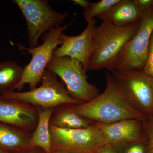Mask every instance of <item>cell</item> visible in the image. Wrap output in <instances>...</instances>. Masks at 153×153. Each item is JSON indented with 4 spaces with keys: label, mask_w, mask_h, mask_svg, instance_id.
I'll list each match as a JSON object with an SVG mask.
<instances>
[{
    "label": "cell",
    "mask_w": 153,
    "mask_h": 153,
    "mask_svg": "<svg viewBox=\"0 0 153 153\" xmlns=\"http://www.w3.org/2000/svg\"><path fill=\"white\" fill-rule=\"evenodd\" d=\"M106 87L102 94L88 102L75 105L80 116L95 123H110L126 119L145 122L148 117L129 103L111 73L105 72Z\"/></svg>",
    "instance_id": "6da1fadb"
},
{
    "label": "cell",
    "mask_w": 153,
    "mask_h": 153,
    "mask_svg": "<svg viewBox=\"0 0 153 153\" xmlns=\"http://www.w3.org/2000/svg\"><path fill=\"white\" fill-rule=\"evenodd\" d=\"M140 26V22L119 27L106 21L97 26L88 71L111 70L124 47L136 34Z\"/></svg>",
    "instance_id": "7a4b0ae2"
},
{
    "label": "cell",
    "mask_w": 153,
    "mask_h": 153,
    "mask_svg": "<svg viewBox=\"0 0 153 153\" xmlns=\"http://www.w3.org/2000/svg\"><path fill=\"white\" fill-rule=\"evenodd\" d=\"M71 23L60 26L45 33L42 36L43 43L34 48H27L17 44L19 50L23 54L32 55V59L24 67V72L20 82L15 88L14 91H22L25 85L28 84L30 90L34 89L41 82L42 76L47 65L53 56L54 51L62 44L61 34L67 30Z\"/></svg>",
    "instance_id": "3957f363"
},
{
    "label": "cell",
    "mask_w": 153,
    "mask_h": 153,
    "mask_svg": "<svg viewBox=\"0 0 153 153\" xmlns=\"http://www.w3.org/2000/svg\"><path fill=\"white\" fill-rule=\"evenodd\" d=\"M41 82L39 87L29 91H10L2 96L8 99L26 102L36 108H55L63 105L82 104L71 97L64 83L58 80L54 72L46 69Z\"/></svg>",
    "instance_id": "277c9868"
},
{
    "label": "cell",
    "mask_w": 153,
    "mask_h": 153,
    "mask_svg": "<svg viewBox=\"0 0 153 153\" xmlns=\"http://www.w3.org/2000/svg\"><path fill=\"white\" fill-rule=\"evenodd\" d=\"M26 20L30 48L39 46V38L45 33L61 26L68 16L51 7L46 0H13Z\"/></svg>",
    "instance_id": "5b68a950"
},
{
    "label": "cell",
    "mask_w": 153,
    "mask_h": 153,
    "mask_svg": "<svg viewBox=\"0 0 153 153\" xmlns=\"http://www.w3.org/2000/svg\"><path fill=\"white\" fill-rule=\"evenodd\" d=\"M46 69L60 77L71 97L82 103L91 101L100 94L96 86L87 81L86 72L79 60L53 56Z\"/></svg>",
    "instance_id": "8992f818"
},
{
    "label": "cell",
    "mask_w": 153,
    "mask_h": 153,
    "mask_svg": "<svg viewBox=\"0 0 153 153\" xmlns=\"http://www.w3.org/2000/svg\"><path fill=\"white\" fill-rule=\"evenodd\" d=\"M110 71L131 105L148 117L153 116V77L137 69Z\"/></svg>",
    "instance_id": "52a82bcc"
},
{
    "label": "cell",
    "mask_w": 153,
    "mask_h": 153,
    "mask_svg": "<svg viewBox=\"0 0 153 153\" xmlns=\"http://www.w3.org/2000/svg\"><path fill=\"white\" fill-rule=\"evenodd\" d=\"M52 151L68 153H96L105 143L96 126L84 128L63 129L49 124Z\"/></svg>",
    "instance_id": "ba28073f"
},
{
    "label": "cell",
    "mask_w": 153,
    "mask_h": 153,
    "mask_svg": "<svg viewBox=\"0 0 153 153\" xmlns=\"http://www.w3.org/2000/svg\"><path fill=\"white\" fill-rule=\"evenodd\" d=\"M153 31V9L144 14L136 34L126 44L111 70H142L149 53L150 40Z\"/></svg>",
    "instance_id": "9c48e42d"
},
{
    "label": "cell",
    "mask_w": 153,
    "mask_h": 153,
    "mask_svg": "<svg viewBox=\"0 0 153 153\" xmlns=\"http://www.w3.org/2000/svg\"><path fill=\"white\" fill-rule=\"evenodd\" d=\"M85 30L78 36H70L62 33V44L55 49L53 56L68 57L79 60L85 72L88 71V63L93 49L96 24L95 19L87 22Z\"/></svg>",
    "instance_id": "30bf717a"
},
{
    "label": "cell",
    "mask_w": 153,
    "mask_h": 153,
    "mask_svg": "<svg viewBox=\"0 0 153 153\" xmlns=\"http://www.w3.org/2000/svg\"><path fill=\"white\" fill-rule=\"evenodd\" d=\"M38 109L23 102L8 99L0 94V122L32 133L37 125Z\"/></svg>",
    "instance_id": "8fae6325"
},
{
    "label": "cell",
    "mask_w": 153,
    "mask_h": 153,
    "mask_svg": "<svg viewBox=\"0 0 153 153\" xmlns=\"http://www.w3.org/2000/svg\"><path fill=\"white\" fill-rule=\"evenodd\" d=\"M144 123L139 120L126 119L95 125L101 133L105 144L117 146L146 138Z\"/></svg>",
    "instance_id": "7c38bea8"
},
{
    "label": "cell",
    "mask_w": 153,
    "mask_h": 153,
    "mask_svg": "<svg viewBox=\"0 0 153 153\" xmlns=\"http://www.w3.org/2000/svg\"><path fill=\"white\" fill-rule=\"evenodd\" d=\"M143 15L134 0H120L97 18L102 22L121 27L140 22Z\"/></svg>",
    "instance_id": "4fadbf2b"
},
{
    "label": "cell",
    "mask_w": 153,
    "mask_h": 153,
    "mask_svg": "<svg viewBox=\"0 0 153 153\" xmlns=\"http://www.w3.org/2000/svg\"><path fill=\"white\" fill-rule=\"evenodd\" d=\"M76 105L66 104L54 108L50 124L63 129L84 128L95 123L92 121L79 116L75 109Z\"/></svg>",
    "instance_id": "5bb4252c"
},
{
    "label": "cell",
    "mask_w": 153,
    "mask_h": 153,
    "mask_svg": "<svg viewBox=\"0 0 153 153\" xmlns=\"http://www.w3.org/2000/svg\"><path fill=\"white\" fill-rule=\"evenodd\" d=\"M38 120L36 129L29 141L30 147L41 149L45 153H52L49 126L54 108H37Z\"/></svg>",
    "instance_id": "9a60e30c"
},
{
    "label": "cell",
    "mask_w": 153,
    "mask_h": 153,
    "mask_svg": "<svg viewBox=\"0 0 153 153\" xmlns=\"http://www.w3.org/2000/svg\"><path fill=\"white\" fill-rule=\"evenodd\" d=\"M32 133L0 122V148L7 152L29 147Z\"/></svg>",
    "instance_id": "2e32d148"
},
{
    "label": "cell",
    "mask_w": 153,
    "mask_h": 153,
    "mask_svg": "<svg viewBox=\"0 0 153 153\" xmlns=\"http://www.w3.org/2000/svg\"><path fill=\"white\" fill-rule=\"evenodd\" d=\"M24 70V67L14 60L0 62V94L14 91L22 78Z\"/></svg>",
    "instance_id": "e0dca14e"
},
{
    "label": "cell",
    "mask_w": 153,
    "mask_h": 153,
    "mask_svg": "<svg viewBox=\"0 0 153 153\" xmlns=\"http://www.w3.org/2000/svg\"><path fill=\"white\" fill-rule=\"evenodd\" d=\"M120 0H101L97 2H91L87 10H84L83 15L86 22L94 19L109 10Z\"/></svg>",
    "instance_id": "ac0fdd59"
},
{
    "label": "cell",
    "mask_w": 153,
    "mask_h": 153,
    "mask_svg": "<svg viewBox=\"0 0 153 153\" xmlns=\"http://www.w3.org/2000/svg\"><path fill=\"white\" fill-rule=\"evenodd\" d=\"M115 146L117 148L118 153H149L147 138Z\"/></svg>",
    "instance_id": "d6986e66"
},
{
    "label": "cell",
    "mask_w": 153,
    "mask_h": 153,
    "mask_svg": "<svg viewBox=\"0 0 153 153\" xmlns=\"http://www.w3.org/2000/svg\"><path fill=\"white\" fill-rule=\"evenodd\" d=\"M142 71L146 75L153 78V31L150 40L147 59Z\"/></svg>",
    "instance_id": "ffe728a7"
},
{
    "label": "cell",
    "mask_w": 153,
    "mask_h": 153,
    "mask_svg": "<svg viewBox=\"0 0 153 153\" xmlns=\"http://www.w3.org/2000/svg\"><path fill=\"white\" fill-rule=\"evenodd\" d=\"M148 143L149 153H153V115L144 123Z\"/></svg>",
    "instance_id": "44dd1931"
},
{
    "label": "cell",
    "mask_w": 153,
    "mask_h": 153,
    "mask_svg": "<svg viewBox=\"0 0 153 153\" xmlns=\"http://www.w3.org/2000/svg\"><path fill=\"white\" fill-rule=\"evenodd\" d=\"M135 4L143 14L153 9V0H134Z\"/></svg>",
    "instance_id": "7402d4cb"
},
{
    "label": "cell",
    "mask_w": 153,
    "mask_h": 153,
    "mask_svg": "<svg viewBox=\"0 0 153 153\" xmlns=\"http://www.w3.org/2000/svg\"><path fill=\"white\" fill-rule=\"evenodd\" d=\"M96 153H118L117 148L114 145L104 144L97 148Z\"/></svg>",
    "instance_id": "603a6c76"
},
{
    "label": "cell",
    "mask_w": 153,
    "mask_h": 153,
    "mask_svg": "<svg viewBox=\"0 0 153 153\" xmlns=\"http://www.w3.org/2000/svg\"><path fill=\"white\" fill-rule=\"evenodd\" d=\"M8 153H45L44 151L38 148L27 147L19 150L7 152Z\"/></svg>",
    "instance_id": "cb8c5ba5"
},
{
    "label": "cell",
    "mask_w": 153,
    "mask_h": 153,
    "mask_svg": "<svg viewBox=\"0 0 153 153\" xmlns=\"http://www.w3.org/2000/svg\"><path fill=\"white\" fill-rule=\"evenodd\" d=\"M74 4L81 7L84 10H87L91 4L90 1L88 0H73Z\"/></svg>",
    "instance_id": "d4e9b609"
},
{
    "label": "cell",
    "mask_w": 153,
    "mask_h": 153,
    "mask_svg": "<svg viewBox=\"0 0 153 153\" xmlns=\"http://www.w3.org/2000/svg\"><path fill=\"white\" fill-rule=\"evenodd\" d=\"M0 153H8L7 152L4 150L2 149H1L0 148Z\"/></svg>",
    "instance_id": "484cf974"
},
{
    "label": "cell",
    "mask_w": 153,
    "mask_h": 153,
    "mask_svg": "<svg viewBox=\"0 0 153 153\" xmlns=\"http://www.w3.org/2000/svg\"><path fill=\"white\" fill-rule=\"evenodd\" d=\"M52 153H68L62 152H56V151H52Z\"/></svg>",
    "instance_id": "4316f807"
}]
</instances>
